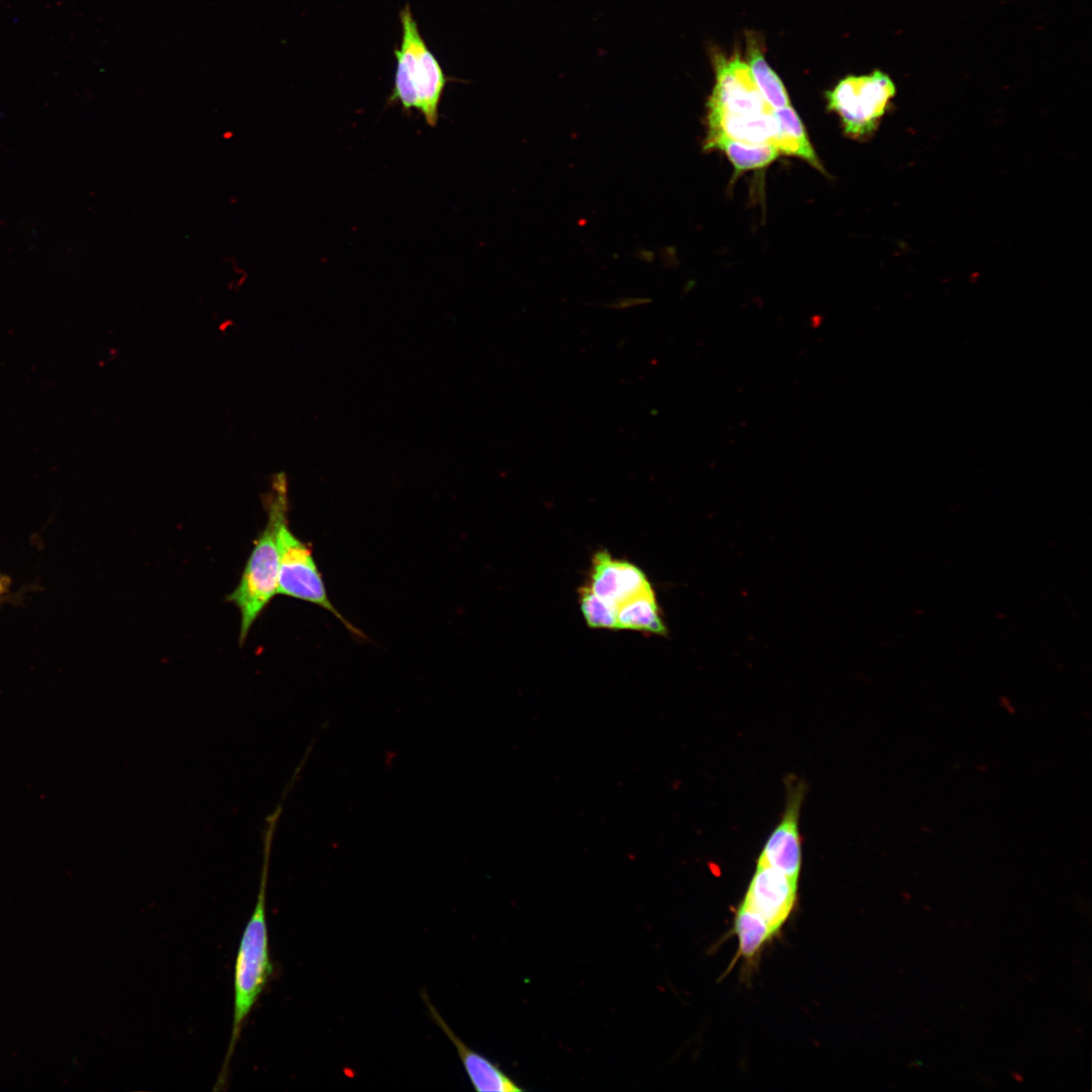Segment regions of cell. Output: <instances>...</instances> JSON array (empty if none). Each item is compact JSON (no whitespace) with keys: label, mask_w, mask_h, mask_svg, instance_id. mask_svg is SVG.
<instances>
[{"label":"cell","mask_w":1092,"mask_h":1092,"mask_svg":"<svg viewBox=\"0 0 1092 1092\" xmlns=\"http://www.w3.org/2000/svg\"><path fill=\"white\" fill-rule=\"evenodd\" d=\"M276 824L269 822L263 832V864L254 910L243 931L234 972V1015L230 1043L219 1074L218 1084L226 1081L230 1063L244 1023L253 1010L272 974L266 921V892L269 860Z\"/></svg>","instance_id":"1"},{"label":"cell","mask_w":1092,"mask_h":1092,"mask_svg":"<svg viewBox=\"0 0 1092 1092\" xmlns=\"http://www.w3.org/2000/svg\"><path fill=\"white\" fill-rule=\"evenodd\" d=\"M267 513L264 529L254 542L241 579L226 597L240 612L239 642L242 646L254 623L277 594L279 553L277 535L281 523L288 519V480L285 472L273 475L271 490L264 495Z\"/></svg>","instance_id":"2"},{"label":"cell","mask_w":1092,"mask_h":1092,"mask_svg":"<svg viewBox=\"0 0 1092 1092\" xmlns=\"http://www.w3.org/2000/svg\"><path fill=\"white\" fill-rule=\"evenodd\" d=\"M399 21L401 39L394 50L396 67L388 103L399 104L405 113L417 110L429 126L435 127L442 96L451 79L424 39L408 4L400 10Z\"/></svg>","instance_id":"3"},{"label":"cell","mask_w":1092,"mask_h":1092,"mask_svg":"<svg viewBox=\"0 0 1092 1092\" xmlns=\"http://www.w3.org/2000/svg\"><path fill=\"white\" fill-rule=\"evenodd\" d=\"M896 95V86L886 73L849 75L826 92L828 108L835 112L849 138L866 140L877 130Z\"/></svg>","instance_id":"4"},{"label":"cell","mask_w":1092,"mask_h":1092,"mask_svg":"<svg viewBox=\"0 0 1092 1092\" xmlns=\"http://www.w3.org/2000/svg\"><path fill=\"white\" fill-rule=\"evenodd\" d=\"M279 571L277 594L316 605L334 615L356 636L364 634L347 621L331 602L310 546L289 529L284 520L277 535Z\"/></svg>","instance_id":"5"},{"label":"cell","mask_w":1092,"mask_h":1092,"mask_svg":"<svg viewBox=\"0 0 1092 1092\" xmlns=\"http://www.w3.org/2000/svg\"><path fill=\"white\" fill-rule=\"evenodd\" d=\"M806 787L795 777L786 781V805L780 822L762 846L756 863L770 867L799 880L802 867V838L799 820Z\"/></svg>","instance_id":"6"},{"label":"cell","mask_w":1092,"mask_h":1092,"mask_svg":"<svg viewBox=\"0 0 1092 1092\" xmlns=\"http://www.w3.org/2000/svg\"><path fill=\"white\" fill-rule=\"evenodd\" d=\"M716 82L708 100V110L734 114L774 110L758 91L745 62L738 55L714 58Z\"/></svg>","instance_id":"7"},{"label":"cell","mask_w":1092,"mask_h":1092,"mask_svg":"<svg viewBox=\"0 0 1092 1092\" xmlns=\"http://www.w3.org/2000/svg\"><path fill=\"white\" fill-rule=\"evenodd\" d=\"M798 881L770 867L756 863L740 904L762 917L776 934L795 907Z\"/></svg>","instance_id":"8"},{"label":"cell","mask_w":1092,"mask_h":1092,"mask_svg":"<svg viewBox=\"0 0 1092 1092\" xmlns=\"http://www.w3.org/2000/svg\"><path fill=\"white\" fill-rule=\"evenodd\" d=\"M586 585L616 608L653 589L638 566L627 560L614 558L607 550H599L593 555Z\"/></svg>","instance_id":"9"},{"label":"cell","mask_w":1092,"mask_h":1092,"mask_svg":"<svg viewBox=\"0 0 1092 1092\" xmlns=\"http://www.w3.org/2000/svg\"><path fill=\"white\" fill-rule=\"evenodd\" d=\"M424 1000L433 1020L447 1035L455 1046L463 1068L472 1084L478 1092H523L521 1088L508 1074L487 1058L468 1048L450 1028L444 1018L435 1009L429 999L424 995Z\"/></svg>","instance_id":"10"},{"label":"cell","mask_w":1092,"mask_h":1092,"mask_svg":"<svg viewBox=\"0 0 1092 1092\" xmlns=\"http://www.w3.org/2000/svg\"><path fill=\"white\" fill-rule=\"evenodd\" d=\"M706 140L725 136L752 145H772L779 134L774 110L761 113L734 114L708 110Z\"/></svg>","instance_id":"11"},{"label":"cell","mask_w":1092,"mask_h":1092,"mask_svg":"<svg viewBox=\"0 0 1092 1092\" xmlns=\"http://www.w3.org/2000/svg\"><path fill=\"white\" fill-rule=\"evenodd\" d=\"M617 627L664 636L667 633L654 590L641 594L618 608Z\"/></svg>","instance_id":"12"},{"label":"cell","mask_w":1092,"mask_h":1092,"mask_svg":"<svg viewBox=\"0 0 1092 1092\" xmlns=\"http://www.w3.org/2000/svg\"><path fill=\"white\" fill-rule=\"evenodd\" d=\"M774 115L779 125V134L774 146L780 154L799 157L818 170H822L805 127L791 105L774 109Z\"/></svg>","instance_id":"13"},{"label":"cell","mask_w":1092,"mask_h":1092,"mask_svg":"<svg viewBox=\"0 0 1092 1092\" xmlns=\"http://www.w3.org/2000/svg\"><path fill=\"white\" fill-rule=\"evenodd\" d=\"M705 149L724 152L738 172L766 167L780 155L772 145L746 144L725 136L706 140Z\"/></svg>","instance_id":"14"},{"label":"cell","mask_w":1092,"mask_h":1092,"mask_svg":"<svg viewBox=\"0 0 1092 1092\" xmlns=\"http://www.w3.org/2000/svg\"><path fill=\"white\" fill-rule=\"evenodd\" d=\"M746 64L758 91L772 109L783 108L791 104L782 80L769 67L758 41L753 38L747 40Z\"/></svg>","instance_id":"15"},{"label":"cell","mask_w":1092,"mask_h":1092,"mask_svg":"<svg viewBox=\"0 0 1092 1092\" xmlns=\"http://www.w3.org/2000/svg\"><path fill=\"white\" fill-rule=\"evenodd\" d=\"M734 931L738 938L737 959L742 958L746 962L753 961L776 935L762 917L742 904L735 913Z\"/></svg>","instance_id":"16"},{"label":"cell","mask_w":1092,"mask_h":1092,"mask_svg":"<svg viewBox=\"0 0 1092 1092\" xmlns=\"http://www.w3.org/2000/svg\"><path fill=\"white\" fill-rule=\"evenodd\" d=\"M578 602L588 627L618 630V608L601 599L586 584L578 589Z\"/></svg>","instance_id":"17"},{"label":"cell","mask_w":1092,"mask_h":1092,"mask_svg":"<svg viewBox=\"0 0 1092 1092\" xmlns=\"http://www.w3.org/2000/svg\"><path fill=\"white\" fill-rule=\"evenodd\" d=\"M9 580L6 576L0 575V596L3 595L8 588Z\"/></svg>","instance_id":"18"},{"label":"cell","mask_w":1092,"mask_h":1092,"mask_svg":"<svg viewBox=\"0 0 1092 1092\" xmlns=\"http://www.w3.org/2000/svg\"><path fill=\"white\" fill-rule=\"evenodd\" d=\"M234 135H235V132H234L233 130H231V129H226V130H224V131L222 132V134H221V138H222L223 140H231V139H233V138H234Z\"/></svg>","instance_id":"19"}]
</instances>
